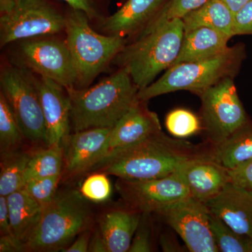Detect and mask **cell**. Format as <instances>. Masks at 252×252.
I'll return each mask as SVG.
<instances>
[{
  "label": "cell",
  "instance_id": "2",
  "mask_svg": "<svg viewBox=\"0 0 252 252\" xmlns=\"http://www.w3.org/2000/svg\"><path fill=\"white\" fill-rule=\"evenodd\" d=\"M74 132L93 127H114L138 100L139 89L124 68L98 84L84 89H66Z\"/></svg>",
  "mask_w": 252,
  "mask_h": 252
},
{
  "label": "cell",
  "instance_id": "7",
  "mask_svg": "<svg viewBox=\"0 0 252 252\" xmlns=\"http://www.w3.org/2000/svg\"><path fill=\"white\" fill-rule=\"evenodd\" d=\"M1 91L7 99L25 138L47 147L45 119L37 79L26 68L12 64L1 66Z\"/></svg>",
  "mask_w": 252,
  "mask_h": 252
},
{
  "label": "cell",
  "instance_id": "21",
  "mask_svg": "<svg viewBox=\"0 0 252 252\" xmlns=\"http://www.w3.org/2000/svg\"><path fill=\"white\" fill-rule=\"evenodd\" d=\"M229 36L208 28L187 32L180 54L173 64L193 62L214 57L228 49Z\"/></svg>",
  "mask_w": 252,
  "mask_h": 252
},
{
  "label": "cell",
  "instance_id": "8",
  "mask_svg": "<svg viewBox=\"0 0 252 252\" xmlns=\"http://www.w3.org/2000/svg\"><path fill=\"white\" fill-rule=\"evenodd\" d=\"M199 95L202 101L200 120L206 143L211 147L220 145L250 122L233 78L222 79Z\"/></svg>",
  "mask_w": 252,
  "mask_h": 252
},
{
  "label": "cell",
  "instance_id": "6",
  "mask_svg": "<svg viewBox=\"0 0 252 252\" xmlns=\"http://www.w3.org/2000/svg\"><path fill=\"white\" fill-rule=\"evenodd\" d=\"M244 57L243 48L235 46L209 59L173 64L158 80L139 91L138 98L147 102L161 94L182 90L200 94L222 79L233 78Z\"/></svg>",
  "mask_w": 252,
  "mask_h": 252
},
{
  "label": "cell",
  "instance_id": "1",
  "mask_svg": "<svg viewBox=\"0 0 252 252\" xmlns=\"http://www.w3.org/2000/svg\"><path fill=\"white\" fill-rule=\"evenodd\" d=\"M212 157V147L173 138L162 131L111 152L91 170L124 180L161 178L180 171L188 162Z\"/></svg>",
  "mask_w": 252,
  "mask_h": 252
},
{
  "label": "cell",
  "instance_id": "31",
  "mask_svg": "<svg viewBox=\"0 0 252 252\" xmlns=\"http://www.w3.org/2000/svg\"><path fill=\"white\" fill-rule=\"evenodd\" d=\"M107 175L96 172L86 179L81 187L84 198L94 202H103L110 197L112 186Z\"/></svg>",
  "mask_w": 252,
  "mask_h": 252
},
{
  "label": "cell",
  "instance_id": "42",
  "mask_svg": "<svg viewBox=\"0 0 252 252\" xmlns=\"http://www.w3.org/2000/svg\"><path fill=\"white\" fill-rule=\"evenodd\" d=\"M16 1V0H0V14L11 9Z\"/></svg>",
  "mask_w": 252,
  "mask_h": 252
},
{
  "label": "cell",
  "instance_id": "28",
  "mask_svg": "<svg viewBox=\"0 0 252 252\" xmlns=\"http://www.w3.org/2000/svg\"><path fill=\"white\" fill-rule=\"evenodd\" d=\"M207 1V0H170L165 6L159 10L152 21L135 36L145 34L170 20L182 18L189 13L198 9Z\"/></svg>",
  "mask_w": 252,
  "mask_h": 252
},
{
  "label": "cell",
  "instance_id": "30",
  "mask_svg": "<svg viewBox=\"0 0 252 252\" xmlns=\"http://www.w3.org/2000/svg\"><path fill=\"white\" fill-rule=\"evenodd\" d=\"M61 177L59 175L28 181L23 189L43 208L54 200Z\"/></svg>",
  "mask_w": 252,
  "mask_h": 252
},
{
  "label": "cell",
  "instance_id": "5",
  "mask_svg": "<svg viewBox=\"0 0 252 252\" xmlns=\"http://www.w3.org/2000/svg\"><path fill=\"white\" fill-rule=\"evenodd\" d=\"M84 198L75 190L57 193L43 207L40 221L25 245V251L64 252L92 221L90 208Z\"/></svg>",
  "mask_w": 252,
  "mask_h": 252
},
{
  "label": "cell",
  "instance_id": "14",
  "mask_svg": "<svg viewBox=\"0 0 252 252\" xmlns=\"http://www.w3.org/2000/svg\"><path fill=\"white\" fill-rule=\"evenodd\" d=\"M37 86L45 119L47 147H63L70 135V102L67 91L44 77L37 79Z\"/></svg>",
  "mask_w": 252,
  "mask_h": 252
},
{
  "label": "cell",
  "instance_id": "19",
  "mask_svg": "<svg viewBox=\"0 0 252 252\" xmlns=\"http://www.w3.org/2000/svg\"><path fill=\"white\" fill-rule=\"evenodd\" d=\"M142 213L135 210H114L101 217L99 230L102 233L108 252H127Z\"/></svg>",
  "mask_w": 252,
  "mask_h": 252
},
{
  "label": "cell",
  "instance_id": "17",
  "mask_svg": "<svg viewBox=\"0 0 252 252\" xmlns=\"http://www.w3.org/2000/svg\"><path fill=\"white\" fill-rule=\"evenodd\" d=\"M185 181L190 197L206 203L230 182L229 171L212 157L188 162L178 171Z\"/></svg>",
  "mask_w": 252,
  "mask_h": 252
},
{
  "label": "cell",
  "instance_id": "22",
  "mask_svg": "<svg viewBox=\"0 0 252 252\" xmlns=\"http://www.w3.org/2000/svg\"><path fill=\"white\" fill-rule=\"evenodd\" d=\"M185 32L199 28L220 31L230 37L234 36L235 14L220 0H207L198 9L182 18Z\"/></svg>",
  "mask_w": 252,
  "mask_h": 252
},
{
  "label": "cell",
  "instance_id": "18",
  "mask_svg": "<svg viewBox=\"0 0 252 252\" xmlns=\"http://www.w3.org/2000/svg\"><path fill=\"white\" fill-rule=\"evenodd\" d=\"M165 0H127L120 9L98 24L107 35L135 36L161 9Z\"/></svg>",
  "mask_w": 252,
  "mask_h": 252
},
{
  "label": "cell",
  "instance_id": "23",
  "mask_svg": "<svg viewBox=\"0 0 252 252\" xmlns=\"http://www.w3.org/2000/svg\"><path fill=\"white\" fill-rule=\"evenodd\" d=\"M212 158L228 169L252 158V122L238 129L227 140L212 147Z\"/></svg>",
  "mask_w": 252,
  "mask_h": 252
},
{
  "label": "cell",
  "instance_id": "25",
  "mask_svg": "<svg viewBox=\"0 0 252 252\" xmlns=\"http://www.w3.org/2000/svg\"><path fill=\"white\" fill-rule=\"evenodd\" d=\"M63 167L64 152L62 146L46 147L45 149L32 152L26 170V183L36 179L62 176Z\"/></svg>",
  "mask_w": 252,
  "mask_h": 252
},
{
  "label": "cell",
  "instance_id": "26",
  "mask_svg": "<svg viewBox=\"0 0 252 252\" xmlns=\"http://www.w3.org/2000/svg\"><path fill=\"white\" fill-rule=\"evenodd\" d=\"M11 105L0 91V150L1 155L16 152L24 139Z\"/></svg>",
  "mask_w": 252,
  "mask_h": 252
},
{
  "label": "cell",
  "instance_id": "36",
  "mask_svg": "<svg viewBox=\"0 0 252 252\" xmlns=\"http://www.w3.org/2000/svg\"><path fill=\"white\" fill-rule=\"evenodd\" d=\"M0 233L1 235H12L7 198L0 195Z\"/></svg>",
  "mask_w": 252,
  "mask_h": 252
},
{
  "label": "cell",
  "instance_id": "9",
  "mask_svg": "<svg viewBox=\"0 0 252 252\" xmlns=\"http://www.w3.org/2000/svg\"><path fill=\"white\" fill-rule=\"evenodd\" d=\"M66 14L47 0H16L0 16V46L37 36H50L65 29Z\"/></svg>",
  "mask_w": 252,
  "mask_h": 252
},
{
  "label": "cell",
  "instance_id": "24",
  "mask_svg": "<svg viewBox=\"0 0 252 252\" xmlns=\"http://www.w3.org/2000/svg\"><path fill=\"white\" fill-rule=\"evenodd\" d=\"M31 154L32 152L16 151L1 155L0 195L8 196L23 189Z\"/></svg>",
  "mask_w": 252,
  "mask_h": 252
},
{
  "label": "cell",
  "instance_id": "13",
  "mask_svg": "<svg viewBox=\"0 0 252 252\" xmlns=\"http://www.w3.org/2000/svg\"><path fill=\"white\" fill-rule=\"evenodd\" d=\"M112 127H93L68 136L63 144L62 175L77 177L91 171L108 154Z\"/></svg>",
  "mask_w": 252,
  "mask_h": 252
},
{
  "label": "cell",
  "instance_id": "38",
  "mask_svg": "<svg viewBox=\"0 0 252 252\" xmlns=\"http://www.w3.org/2000/svg\"><path fill=\"white\" fill-rule=\"evenodd\" d=\"M90 235L89 233H81L77 240L72 243L71 246L68 247L65 252H89V244H90Z\"/></svg>",
  "mask_w": 252,
  "mask_h": 252
},
{
  "label": "cell",
  "instance_id": "32",
  "mask_svg": "<svg viewBox=\"0 0 252 252\" xmlns=\"http://www.w3.org/2000/svg\"><path fill=\"white\" fill-rule=\"evenodd\" d=\"M71 9L82 11L89 18L91 23L99 24L108 17L109 0H62Z\"/></svg>",
  "mask_w": 252,
  "mask_h": 252
},
{
  "label": "cell",
  "instance_id": "4",
  "mask_svg": "<svg viewBox=\"0 0 252 252\" xmlns=\"http://www.w3.org/2000/svg\"><path fill=\"white\" fill-rule=\"evenodd\" d=\"M87 16L79 10L66 14L65 42L76 72L75 89L90 87L127 44L125 37L94 31Z\"/></svg>",
  "mask_w": 252,
  "mask_h": 252
},
{
  "label": "cell",
  "instance_id": "16",
  "mask_svg": "<svg viewBox=\"0 0 252 252\" xmlns=\"http://www.w3.org/2000/svg\"><path fill=\"white\" fill-rule=\"evenodd\" d=\"M146 102L139 99L112 127L107 155L162 130L157 114L148 108Z\"/></svg>",
  "mask_w": 252,
  "mask_h": 252
},
{
  "label": "cell",
  "instance_id": "37",
  "mask_svg": "<svg viewBox=\"0 0 252 252\" xmlns=\"http://www.w3.org/2000/svg\"><path fill=\"white\" fill-rule=\"evenodd\" d=\"M24 251V247L12 235H1L0 239V252H16Z\"/></svg>",
  "mask_w": 252,
  "mask_h": 252
},
{
  "label": "cell",
  "instance_id": "35",
  "mask_svg": "<svg viewBox=\"0 0 252 252\" xmlns=\"http://www.w3.org/2000/svg\"><path fill=\"white\" fill-rule=\"evenodd\" d=\"M252 34V0L235 14L234 36Z\"/></svg>",
  "mask_w": 252,
  "mask_h": 252
},
{
  "label": "cell",
  "instance_id": "15",
  "mask_svg": "<svg viewBox=\"0 0 252 252\" xmlns=\"http://www.w3.org/2000/svg\"><path fill=\"white\" fill-rule=\"evenodd\" d=\"M206 204L209 211L240 234L252 238V193L233 184Z\"/></svg>",
  "mask_w": 252,
  "mask_h": 252
},
{
  "label": "cell",
  "instance_id": "39",
  "mask_svg": "<svg viewBox=\"0 0 252 252\" xmlns=\"http://www.w3.org/2000/svg\"><path fill=\"white\" fill-rule=\"evenodd\" d=\"M89 252H108L105 241L99 229L95 232L90 240Z\"/></svg>",
  "mask_w": 252,
  "mask_h": 252
},
{
  "label": "cell",
  "instance_id": "11",
  "mask_svg": "<svg viewBox=\"0 0 252 252\" xmlns=\"http://www.w3.org/2000/svg\"><path fill=\"white\" fill-rule=\"evenodd\" d=\"M116 187L130 208L142 214H157L165 207L190 197L185 181L178 172L161 178L148 180L119 178Z\"/></svg>",
  "mask_w": 252,
  "mask_h": 252
},
{
  "label": "cell",
  "instance_id": "10",
  "mask_svg": "<svg viewBox=\"0 0 252 252\" xmlns=\"http://www.w3.org/2000/svg\"><path fill=\"white\" fill-rule=\"evenodd\" d=\"M14 57L17 65L49 78L65 89L75 88V69L65 41L26 39L18 44Z\"/></svg>",
  "mask_w": 252,
  "mask_h": 252
},
{
  "label": "cell",
  "instance_id": "3",
  "mask_svg": "<svg viewBox=\"0 0 252 252\" xmlns=\"http://www.w3.org/2000/svg\"><path fill=\"white\" fill-rule=\"evenodd\" d=\"M185 26L182 18H175L127 42L112 64L124 68L139 91L154 82L165 69L173 65L180 54Z\"/></svg>",
  "mask_w": 252,
  "mask_h": 252
},
{
  "label": "cell",
  "instance_id": "40",
  "mask_svg": "<svg viewBox=\"0 0 252 252\" xmlns=\"http://www.w3.org/2000/svg\"><path fill=\"white\" fill-rule=\"evenodd\" d=\"M162 250L164 252H180V248L177 246V243L173 242L167 236L162 237L160 241Z\"/></svg>",
  "mask_w": 252,
  "mask_h": 252
},
{
  "label": "cell",
  "instance_id": "41",
  "mask_svg": "<svg viewBox=\"0 0 252 252\" xmlns=\"http://www.w3.org/2000/svg\"><path fill=\"white\" fill-rule=\"evenodd\" d=\"M225 3L235 14L239 10L243 8L250 0H220Z\"/></svg>",
  "mask_w": 252,
  "mask_h": 252
},
{
  "label": "cell",
  "instance_id": "12",
  "mask_svg": "<svg viewBox=\"0 0 252 252\" xmlns=\"http://www.w3.org/2000/svg\"><path fill=\"white\" fill-rule=\"evenodd\" d=\"M157 214L180 235L189 252H220L210 228V211L203 202L188 197Z\"/></svg>",
  "mask_w": 252,
  "mask_h": 252
},
{
  "label": "cell",
  "instance_id": "27",
  "mask_svg": "<svg viewBox=\"0 0 252 252\" xmlns=\"http://www.w3.org/2000/svg\"><path fill=\"white\" fill-rule=\"evenodd\" d=\"M210 224L220 252H252V237L235 231L210 212Z\"/></svg>",
  "mask_w": 252,
  "mask_h": 252
},
{
  "label": "cell",
  "instance_id": "29",
  "mask_svg": "<svg viewBox=\"0 0 252 252\" xmlns=\"http://www.w3.org/2000/svg\"><path fill=\"white\" fill-rule=\"evenodd\" d=\"M165 126L170 135L178 139L187 138L203 130L200 119L186 109H176L169 113Z\"/></svg>",
  "mask_w": 252,
  "mask_h": 252
},
{
  "label": "cell",
  "instance_id": "33",
  "mask_svg": "<svg viewBox=\"0 0 252 252\" xmlns=\"http://www.w3.org/2000/svg\"><path fill=\"white\" fill-rule=\"evenodd\" d=\"M149 214H142L140 224L132 239L128 252H152V232L147 220Z\"/></svg>",
  "mask_w": 252,
  "mask_h": 252
},
{
  "label": "cell",
  "instance_id": "20",
  "mask_svg": "<svg viewBox=\"0 0 252 252\" xmlns=\"http://www.w3.org/2000/svg\"><path fill=\"white\" fill-rule=\"evenodd\" d=\"M11 234L24 247L40 221L42 207L26 190L21 189L6 196Z\"/></svg>",
  "mask_w": 252,
  "mask_h": 252
},
{
  "label": "cell",
  "instance_id": "34",
  "mask_svg": "<svg viewBox=\"0 0 252 252\" xmlns=\"http://www.w3.org/2000/svg\"><path fill=\"white\" fill-rule=\"evenodd\" d=\"M228 171L230 183L252 193V158Z\"/></svg>",
  "mask_w": 252,
  "mask_h": 252
}]
</instances>
